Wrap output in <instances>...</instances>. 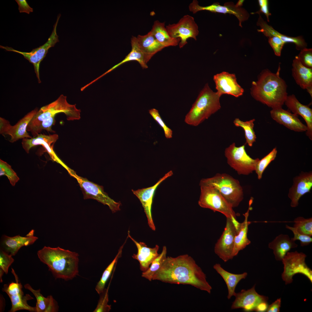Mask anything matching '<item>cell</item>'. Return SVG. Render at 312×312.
Listing matches in <instances>:
<instances>
[{"instance_id": "obj_35", "label": "cell", "mask_w": 312, "mask_h": 312, "mask_svg": "<svg viewBox=\"0 0 312 312\" xmlns=\"http://www.w3.org/2000/svg\"><path fill=\"white\" fill-rule=\"evenodd\" d=\"M125 243L120 248L118 253L114 259L107 266L103 272L101 277L97 283L95 290L99 294L102 293L105 289V284L117 264L119 258L121 257L122 250Z\"/></svg>"}, {"instance_id": "obj_15", "label": "cell", "mask_w": 312, "mask_h": 312, "mask_svg": "<svg viewBox=\"0 0 312 312\" xmlns=\"http://www.w3.org/2000/svg\"><path fill=\"white\" fill-rule=\"evenodd\" d=\"M12 272L14 275L16 282H12L9 284H5L2 291L6 293L9 296L12 303L10 312L25 310L30 312H36L35 307L29 306L27 303L29 300L33 299L29 294L24 295L22 290V285L18 281V278L12 268Z\"/></svg>"}, {"instance_id": "obj_13", "label": "cell", "mask_w": 312, "mask_h": 312, "mask_svg": "<svg viewBox=\"0 0 312 312\" xmlns=\"http://www.w3.org/2000/svg\"><path fill=\"white\" fill-rule=\"evenodd\" d=\"M170 37L180 39L179 45L180 48L187 43V40L192 38L197 40L199 34L198 27L194 18L189 15H184L176 23L169 24L166 26Z\"/></svg>"}, {"instance_id": "obj_52", "label": "cell", "mask_w": 312, "mask_h": 312, "mask_svg": "<svg viewBox=\"0 0 312 312\" xmlns=\"http://www.w3.org/2000/svg\"><path fill=\"white\" fill-rule=\"evenodd\" d=\"M307 92L310 94L311 97L312 96V86L310 87L307 89Z\"/></svg>"}, {"instance_id": "obj_39", "label": "cell", "mask_w": 312, "mask_h": 312, "mask_svg": "<svg viewBox=\"0 0 312 312\" xmlns=\"http://www.w3.org/2000/svg\"><path fill=\"white\" fill-rule=\"evenodd\" d=\"M277 152L276 148H274L268 154L258 161L255 171L257 174L258 179H261L263 173L265 168L270 162L276 158Z\"/></svg>"}, {"instance_id": "obj_10", "label": "cell", "mask_w": 312, "mask_h": 312, "mask_svg": "<svg viewBox=\"0 0 312 312\" xmlns=\"http://www.w3.org/2000/svg\"><path fill=\"white\" fill-rule=\"evenodd\" d=\"M307 255L297 251L288 252L282 260L284 265L281 277L286 285L292 283L293 277L296 274H301L307 277L312 283V271L305 262Z\"/></svg>"}, {"instance_id": "obj_20", "label": "cell", "mask_w": 312, "mask_h": 312, "mask_svg": "<svg viewBox=\"0 0 312 312\" xmlns=\"http://www.w3.org/2000/svg\"><path fill=\"white\" fill-rule=\"evenodd\" d=\"M213 79L216 92L220 96L228 94L237 97L243 94L244 90L237 83L235 74L223 72L214 75Z\"/></svg>"}, {"instance_id": "obj_48", "label": "cell", "mask_w": 312, "mask_h": 312, "mask_svg": "<svg viewBox=\"0 0 312 312\" xmlns=\"http://www.w3.org/2000/svg\"><path fill=\"white\" fill-rule=\"evenodd\" d=\"M18 6L20 13H25L29 14L33 12V9L31 7L25 0H15Z\"/></svg>"}, {"instance_id": "obj_28", "label": "cell", "mask_w": 312, "mask_h": 312, "mask_svg": "<svg viewBox=\"0 0 312 312\" xmlns=\"http://www.w3.org/2000/svg\"><path fill=\"white\" fill-rule=\"evenodd\" d=\"M298 245L287 234H280L268 244L269 248L273 250L276 260L282 261L287 253Z\"/></svg>"}, {"instance_id": "obj_38", "label": "cell", "mask_w": 312, "mask_h": 312, "mask_svg": "<svg viewBox=\"0 0 312 312\" xmlns=\"http://www.w3.org/2000/svg\"><path fill=\"white\" fill-rule=\"evenodd\" d=\"M294 227L300 233L311 237L312 218H305L302 217L296 218L294 221Z\"/></svg>"}, {"instance_id": "obj_30", "label": "cell", "mask_w": 312, "mask_h": 312, "mask_svg": "<svg viewBox=\"0 0 312 312\" xmlns=\"http://www.w3.org/2000/svg\"><path fill=\"white\" fill-rule=\"evenodd\" d=\"M251 203L250 201L248 211L244 214L245 218L244 220L242 223H239L237 229V234L234 241L233 253L234 257L237 255L239 251L244 249L251 242L247 237V233L248 226L251 223L248 220V218Z\"/></svg>"}, {"instance_id": "obj_36", "label": "cell", "mask_w": 312, "mask_h": 312, "mask_svg": "<svg viewBox=\"0 0 312 312\" xmlns=\"http://www.w3.org/2000/svg\"><path fill=\"white\" fill-rule=\"evenodd\" d=\"M167 253V248L164 246L161 252L154 260L148 269L142 272V276L149 281L153 280L154 274L160 269L165 260Z\"/></svg>"}, {"instance_id": "obj_16", "label": "cell", "mask_w": 312, "mask_h": 312, "mask_svg": "<svg viewBox=\"0 0 312 312\" xmlns=\"http://www.w3.org/2000/svg\"><path fill=\"white\" fill-rule=\"evenodd\" d=\"M38 109L36 108L25 115L13 126L4 118H0V133L4 136L9 135L11 136L10 142H15L19 139L32 138L27 130L28 125L36 114Z\"/></svg>"}, {"instance_id": "obj_40", "label": "cell", "mask_w": 312, "mask_h": 312, "mask_svg": "<svg viewBox=\"0 0 312 312\" xmlns=\"http://www.w3.org/2000/svg\"><path fill=\"white\" fill-rule=\"evenodd\" d=\"M0 176L5 175L9 179L12 186H14L19 180L15 172L11 168V166L5 162L0 160Z\"/></svg>"}, {"instance_id": "obj_37", "label": "cell", "mask_w": 312, "mask_h": 312, "mask_svg": "<svg viewBox=\"0 0 312 312\" xmlns=\"http://www.w3.org/2000/svg\"><path fill=\"white\" fill-rule=\"evenodd\" d=\"M254 119L248 121H243L238 118H235L233 121L235 125L237 127H242L244 130L246 141L249 146H252L255 142L256 136L254 130Z\"/></svg>"}, {"instance_id": "obj_5", "label": "cell", "mask_w": 312, "mask_h": 312, "mask_svg": "<svg viewBox=\"0 0 312 312\" xmlns=\"http://www.w3.org/2000/svg\"><path fill=\"white\" fill-rule=\"evenodd\" d=\"M221 96L216 92H213L208 83L206 84L186 115L185 122L196 126L207 119L220 109Z\"/></svg>"}, {"instance_id": "obj_32", "label": "cell", "mask_w": 312, "mask_h": 312, "mask_svg": "<svg viewBox=\"0 0 312 312\" xmlns=\"http://www.w3.org/2000/svg\"><path fill=\"white\" fill-rule=\"evenodd\" d=\"M213 268L223 278L225 282L228 290L227 298L230 299L235 296V288L239 282L242 279H245L248 274L244 272L241 274H234L228 272L224 269L219 263H216L213 266Z\"/></svg>"}, {"instance_id": "obj_23", "label": "cell", "mask_w": 312, "mask_h": 312, "mask_svg": "<svg viewBox=\"0 0 312 312\" xmlns=\"http://www.w3.org/2000/svg\"><path fill=\"white\" fill-rule=\"evenodd\" d=\"M128 236L134 243L137 248V254H134L132 257L139 261L140 270L142 272H144L148 269L154 260L159 255L158 251L159 247L156 245L153 248H150L144 242H138L131 236L129 230L128 231Z\"/></svg>"}, {"instance_id": "obj_26", "label": "cell", "mask_w": 312, "mask_h": 312, "mask_svg": "<svg viewBox=\"0 0 312 312\" xmlns=\"http://www.w3.org/2000/svg\"><path fill=\"white\" fill-rule=\"evenodd\" d=\"M257 22V25L260 26V29L258 31L261 32L267 37L275 36L280 38L285 44L287 43H294L296 45V49L301 50L306 48L307 44L301 36L291 37L287 36L279 33L275 30L272 26L269 25L265 21L260 15Z\"/></svg>"}, {"instance_id": "obj_41", "label": "cell", "mask_w": 312, "mask_h": 312, "mask_svg": "<svg viewBox=\"0 0 312 312\" xmlns=\"http://www.w3.org/2000/svg\"><path fill=\"white\" fill-rule=\"evenodd\" d=\"M14 261L12 256L0 249V281L2 282V277L4 273L7 274L8 269Z\"/></svg>"}, {"instance_id": "obj_21", "label": "cell", "mask_w": 312, "mask_h": 312, "mask_svg": "<svg viewBox=\"0 0 312 312\" xmlns=\"http://www.w3.org/2000/svg\"><path fill=\"white\" fill-rule=\"evenodd\" d=\"M312 187V173L302 172L295 177L293 183L290 188L288 196L291 200V206L297 207L300 198L304 195L309 192Z\"/></svg>"}, {"instance_id": "obj_51", "label": "cell", "mask_w": 312, "mask_h": 312, "mask_svg": "<svg viewBox=\"0 0 312 312\" xmlns=\"http://www.w3.org/2000/svg\"><path fill=\"white\" fill-rule=\"evenodd\" d=\"M34 230L33 229L31 230L26 235L27 237H32L34 236Z\"/></svg>"}, {"instance_id": "obj_22", "label": "cell", "mask_w": 312, "mask_h": 312, "mask_svg": "<svg viewBox=\"0 0 312 312\" xmlns=\"http://www.w3.org/2000/svg\"><path fill=\"white\" fill-rule=\"evenodd\" d=\"M272 118L280 124L296 132L306 131V125L298 118V115L283 109L282 107L272 109L270 111Z\"/></svg>"}, {"instance_id": "obj_34", "label": "cell", "mask_w": 312, "mask_h": 312, "mask_svg": "<svg viewBox=\"0 0 312 312\" xmlns=\"http://www.w3.org/2000/svg\"><path fill=\"white\" fill-rule=\"evenodd\" d=\"M131 50L125 58L120 62L100 76L98 78V79L124 63L131 61H137L143 69H146L148 68L147 65V63L146 62L143 53L139 48L136 37L132 36L131 38Z\"/></svg>"}, {"instance_id": "obj_4", "label": "cell", "mask_w": 312, "mask_h": 312, "mask_svg": "<svg viewBox=\"0 0 312 312\" xmlns=\"http://www.w3.org/2000/svg\"><path fill=\"white\" fill-rule=\"evenodd\" d=\"M37 254L40 260L47 265L55 278L68 280L78 275V253L59 247L45 246Z\"/></svg>"}, {"instance_id": "obj_6", "label": "cell", "mask_w": 312, "mask_h": 312, "mask_svg": "<svg viewBox=\"0 0 312 312\" xmlns=\"http://www.w3.org/2000/svg\"><path fill=\"white\" fill-rule=\"evenodd\" d=\"M199 184L216 188L233 208L237 207L244 198L243 190L239 181L226 173H217L212 177L203 179Z\"/></svg>"}, {"instance_id": "obj_50", "label": "cell", "mask_w": 312, "mask_h": 312, "mask_svg": "<svg viewBox=\"0 0 312 312\" xmlns=\"http://www.w3.org/2000/svg\"><path fill=\"white\" fill-rule=\"evenodd\" d=\"M244 1V0H239L235 5L237 7L241 8V6L243 5Z\"/></svg>"}, {"instance_id": "obj_8", "label": "cell", "mask_w": 312, "mask_h": 312, "mask_svg": "<svg viewBox=\"0 0 312 312\" xmlns=\"http://www.w3.org/2000/svg\"><path fill=\"white\" fill-rule=\"evenodd\" d=\"M68 172L76 179L82 191L84 199H92L104 205H106L113 213L120 210V207L121 204L120 202L115 201L111 198L104 192L103 186L78 176L70 168Z\"/></svg>"}, {"instance_id": "obj_42", "label": "cell", "mask_w": 312, "mask_h": 312, "mask_svg": "<svg viewBox=\"0 0 312 312\" xmlns=\"http://www.w3.org/2000/svg\"><path fill=\"white\" fill-rule=\"evenodd\" d=\"M109 286V285L107 288H105L103 291L99 294L100 298L97 307L94 311V312H108L111 310V305L108 304Z\"/></svg>"}, {"instance_id": "obj_11", "label": "cell", "mask_w": 312, "mask_h": 312, "mask_svg": "<svg viewBox=\"0 0 312 312\" xmlns=\"http://www.w3.org/2000/svg\"><path fill=\"white\" fill-rule=\"evenodd\" d=\"M234 296L232 309H242L246 312H263L266 311L268 305V297L258 294L255 290V285L249 289H243L236 293Z\"/></svg>"}, {"instance_id": "obj_33", "label": "cell", "mask_w": 312, "mask_h": 312, "mask_svg": "<svg viewBox=\"0 0 312 312\" xmlns=\"http://www.w3.org/2000/svg\"><path fill=\"white\" fill-rule=\"evenodd\" d=\"M151 31L156 40L165 48L176 46L179 45L180 42L179 38H173L170 36L166 28L165 22L156 20Z\"/></svg>"}, {"instance_id": "obj_17", "label": "cell", "mask_w": 312, "mask_h": 312, "mask_svg": "<svg viewBox=\"0 0 312 312\" xmlns=\"http://www.w3.org/2000/svg\"><path fill=\"white\" fill-rule=\"evenodd\" d=\"M189 11L193 14L202 10H206L214 13L229 14L235 15L238 19L239 25L242 27V22L248 20L249 16L248 12L244 8L237 7L232 2L225 3L223 5L218 2L206 6L199 5L197 0H194L189 6Z\"/></svg>"}, {"instance_id": "obj_46", "label": "cell", "mask_w": 312, "mask_h": 312, "mask_svg": "<svg viewBox=\"0 0 312 312\" xmlns=\"http://www.w3.org/2000/svg\"><path fill=\"white\" fill-rule=\"evenodd\" d=\"M269 44L272 48L275 54L281 56V52L284 43L277 37L272 36L268 37Z\"/></svg>"}, {"instance_id": "obj_2", "label": "cell", "mask_w": 312, "mask_h": 312, "mask_svg": "<svg viewBox=\"0 0 312 312\" xmlns=\"http://www.w3.org/2000/svg\"><path fill=\"white\" fill-rule=\"evenodd\" d=\"M280 65L276 73L263 70L252 82L250 94L256 101L272 108L282 107L287 96V86L280 76Z\"/></svg>"}, {"instance_id": "obj_14", "label": "cell", "mask_w": 312, "mask_h": 312, "mask_svg": "<svg viewBox=\"0 0 312 312\" xmlns=\"http://www.w3.org/2000/svg\"><path fill=\"white\" fill-rule=\"evenodd\" d=\"M237 232L235 223L232 219L226 218L224 230L214 247L215 253L224 262L234 257V241Z\"/></svg>"}, {"instance_id": "obj_1", "label": "cell", "mask_w": 312, "mask_h": 312, "mask_svg": "<svg viewBox=\"0 0 312 312\" xmlns=\"http://www.w3.org/2000/svg\"><path fill=\"white\" fill-rule=\"evenodd\" d=\"M206 274L194 259L187 254L167 257L153 280L171 284L189 285L210 294L212 288Z\"/></svg>"}, {"instance_id": "obj_7", "label": "cell", "mask_w": 312, "mask_h": 312, "mask_svg": "<svg viewBox=\"0 0 312 312\" xmlns=\"http://www.w3.org/2000/svg\"><path fill=\"white\" fill-rule=\"evenodd\" d=\"M200 194L198 204L201 207L210 209L224 215L226 218L236 219V215L233 208L214 187L204 184H199Z\"/></svg>"}, {"instance_id": "obj_29", "label": "cell", "mask_w": 312, "mask_h": 312, "mask_svg": "<svg viewBox=\"0 0 312 312\" xmlns=\"http://www.w3.org/2000/svg\"><path fill=\"white\" fill-rule=\"evenodd\" d=\"M292 66V76L296 83L303 89L312 86V68L304 66L297 56L293 60Z\"/></svg>"}, {"instance_id": "obj_31", "label": "cell", "mask_w": 312, "mask_h": 312, "mask_svg": "<svg viewBox=\"0 0 312 312\" xmlns=\"http://www.w3.org/2000/svg\"><path fill=\"white\" fill-rule=\"evenodd\" d=\"M25 288L31 291L36 299V312H55L58 309L57 302L51 295L44 297L40 293V289L36 290L29 284L24 285Z\"/></svg>"}, {"instance_id": "obj_49", "label": "cell", "mask_w": 312, "mask_h": 312, "mask_svg": "<svg viewBox=\"0 0 312 312\" xmlns=\"http://www.w3.org/2000/svg\"><path fill=\"white\" fill-rule=\"evenodd\" d=\"M281 299H277L270 305H268L267 312H279L281 307Z\"/></svg>"}, {"instance_id": "obj_47", "label": "cell", "mask_w": 312, "mask_h": 312, "mask_svg": "<svg viewBox=\"0 0 312 312\" xmlns=\"http://www.w3.org/2000/svg\"><path fill=\"white\" fill-rule=\"evenodd\" d=\"M259 4L260 7V10L255 12H252V14H260L261 13H263L267 17V21L269 22V16L271 15V14L269 12L268 4V1L267 0H259Z\"/></svg>"}, {"instance_id": "obj_43", "label": "cell", "mask_w": 312, "mask_h": 312, "mask_svg": "<svg viewBox=\"0 0 312 312\" xmlns=\"http://www.w3.org/2000/svg\"><path fill=\"white\" fill-rule=\"evenodd\" d=\"M149 113L154 120L163 129L165 137L167 139L172 138V131L164 123L161 117L158 110L155 108L149 110Z\"/></svg>"}, {"instance_id": "obj_45", "label": "cell", "mask_w": 312, "mask_h": 312, "mask_svg": "<svg viewBox=\"0 0 312 312\" xmlns=\"http://www.w3.org/2000/svg\"><path fill=\"white\" fill-rule=\"evenodd\" d=\"M301 63L304 66L312 68V49L304 48L301 50L297 56Z\"/></svg>"}, {"instance_id": "obj_27", "label": "cell", "mask_w": 312, "mask_h": 312, "mask_svg": "<svg viewBox=\"0 0 312 312\" xmlns=\"http://www.w3.org/2000/svg\"><path fill=\"white\" fill-rule=\"evenodd\" d=\"M136 37L147 63L154 55L165 48L156 40L151 31L145 35H138Z\"/></svg>"}, {"instance_id": "obj_44", "label": "cell", "mask_w": 312, "mask_h": 312, "mask_svg": "<svg viewBox=\"0 0 312 312\" xmlns=\"http://www.w3.org/2000/svg\"><path fill=\"white\" fill-rule=\"evenodd\" d=\"M285 227L293 233L294 236L291 238V239L295 242L296 240H299L301 246H307L312 242V238L311 236L300 233L294 227L286 225Z\"/></svg>"}, {"instance_id": "obj_25", "label": "cell", "mask_w": 312, "mask_h": 312, "mask_svg": "<svg viewBox=\"0 0 312 312\" xmlns=\"http://www.w3.org/2000/svg\"><path fill=\"white\" fill-rule=\"evenodd\" d=\"M38 239L32 237H22L17 235L9 237L3 235L1 238V249L12 256L15 255L22 247L33 244Z\"/></svg>"}, {"instance_id": "obj_12", "label": "cell", "mask_w": 312, "mask_h": 312, "mask_svg": "<svg viewBox=\"0 0 312 312\" xmlns=\"http://www.w3.org/2000/svg\"><path fill=\"white\" fill-rule=\"evenodd\" d=\"M59 18V17H57V21L54 25L52 33L47 42L43 45L33 49L31 52H22L15 50L11 47L0 46V48L6 51L14 52L21 54L25 59L32 63L33 65L35 72L39 83L41 82L39 74L40 64L46 56L49 49L53 47L56 43L59 41L56 29Z\"/></svg>"}, {"instance_id": "obj_24", "label": "cell", "mask_w": 312, "mask_h": 312, "mask_svg": "<svg viewBox=\"0 0 312 312\" xmlns=\"http://www.w3.org/2000/svg\"><path fill=\"white\" fill-rule=\"evenodd\" d=\"M284 104L293 113L300 116L304 120L307 128V135L312 140V109L309 106L301 104L295 96H287Z\"/></svg>"}, {"instance_id": "obj_19", "label": "cell", "mask_w": 312, "mask_h": 312, "mask_svg": "<svg viewBox=\"0 0 312 312\" xmlns=\"http://www.w3.org/2000/svg\"><path fill=\"white\" fill-rule=\"evenodd\" d=\"M173 174L172 171L168 172L152 186L137 190H132L133 194L138 197L141 203L147 217L148 225L153 231H155L156 228L152 216L151 208L155 191L161 182L172 176Z\"/></svg>"}, {"instance_id": "obj_9", "label": "cell", "mask_w": 312, "mask_h": 312, "mask_svg": "<svg viewBox=\"0 0 312 312\" xmlns=\"http://www.w3.org/2000/svg\"><path fill=\"white\" fill-rule=\"evenodd\" d=\"M224 155L230 166L240 175H248L255 171L259 160L253 159L247 153L244 145L237 147L233 143L226 148Z\"/></svg>"}, {"instance_id": "obj_18", "label": "cell", "mask_w": 312, "mask_h": 312, "mask_svg": "<svg viewBox=\"0 0 312 312\" xmlns=\"http://www.w3.org/2000/svg\"><path fill=\"white\" fill-rule=\"evenodd\" d=\"M58 139V135L56 134L48 135L40 133L35 138L22 139L21 143L23 148L28 153L33 147L42 145L53 161L61 165L68 171L69 168L58 157L53 151L54 145Z\"/></svg>"}, {"instance_id": "obj_3", "label": "cell", "mask_w": 312, "mask_h": 312, "mask_svg": "<svg viewBox=\"0 0 312 312\" xmlns=\"http://www.w3.org/2000/svg\"><path fill=\"white\" fill-rule=\"evenodd\" d=\"M64 113L68 120H78L81 118V111L75 105L70 104L66 96L60 95L55 101L42 107L29 123L27 131L30 132L33 138L37 136L43 130L54 133L52 129L55 123V116L59 113Z\"/></svg>"}]
</instances>
